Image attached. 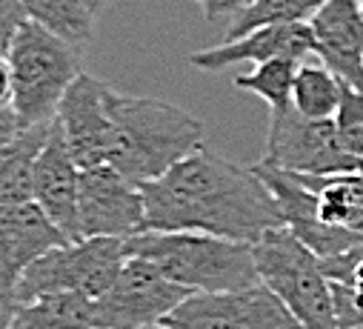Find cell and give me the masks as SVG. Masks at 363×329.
<instances>
[{"mask_svg": "<svg viewBox=\"0 0 363 329\" xmlns=\"http://www.w3.org/2000/svg\"><path fill=\"white\" fill-rule=\"evenodd\" d=\"M140 195L146 229L155 232H206L257 243L269 229L284 226L278 201L260 175L203 146L140 184Z\"/></svg>", "mask_w": 363, "mask_h": 329, "instance_id": "cell-1", "label": "cell"}, {"mask_svg": "<svg viewBox=\"0 0 363 329\" xmlns=\"http://www.w3.org/2000/svg\"><path fill=\"white\" fill-rule=\"evenodd\" d=\"M106 109L112 121L106 163L135 186L160 178L203 146V121L160 98L121 95L109 87Z\"/></svg>", "mask_w": 363, "mask_h": 329, "instance_id": "cell-2", "label": "cell"}, {"mask_svg": "<svg viewBox=\"0 0 363 329\" xmlns=\"http://www.w3.org/2000/svg\"><path fill=\"white\" fill-rule=\"evenodd\" d=\"M126 252L155 264L169 281L189 292H226L260 281L255 246L206 232H155L126 238Z\"/></svg>", "mask_w": 363, "mask_h": 329, "instance_id": "cell-3", "label": "cell"}, {"mask_svg": "<svg viewBox=\"0 0 363 329\" xmlns=\"http://www.w3.org/2000/svg\"><path fill=\"white\" fill-rule=\"evenodd\" d=\"M6 60L12 69V112L18 126L32 129L52 123L66 89L83 72V49L26 21L15 32Z\"/></svg>", "mask_w": 363, "mask_h": 329, "instance_id": "cell-4", "label": "cell"}, {"mask_svg": "<svg viewBox=\"0 0 363 329\" xmlns=\"http://www.w3.org/2000/svg\"><path fill=\"white\" fill-rule=\"evenodd\" d=\"M255 246L260 281L295 315L301 329H340L332 284L320 269V258L286 226L269 229Z\"/></svg>", "mask_w": 363, "mask_h": 329, "instance_id": "cell-5", "label": "cell"}, {"mask_svg": "<svg viewBox=\"0 0 363 329\" xmlns=\"http://www.w3.org/2000/svg\"><path fill=\"white\" fill-rule=\"evenodd\" d=\"M129 252L123 238H80L52 246L21 275L15 286V306L57 292H74L95 301L112 286Z\"/></svg>", "mask_w": 363, "mask_h": 329, "instance_id": "cell-6", "label": "cell"}, {"mask_svg": "<svg viewBox=\"0 0 363 329\" xmlns=\"http://www.w3.org/2000/svg\"><path fill=\"white\" fill-rule=\"evenodd\" d=\"M263 160L278 169L312 178L346 175L360 169V160L340 143L335 121L303 118L295 106L272 112Z\"/></svg>", "mask_w": 363, "mask_h": 329, "instance_id": "cell-7", "label": "cell"}, {"mask_svg": "<svg viewBox=\"0 0 363 329\" xmlns=\"http://www.w3.org/2000/svg\"><path fill=\"white\" fill-rule=\"evenodd\" d=\"M160 323L169 329H301L263 281L226 292H192Z\"/></svg>", "mask_w": 363, "mask_h": 329, "instance_id": "cell-8", "label": "cell"}, {"mask_svg": "<svg viewBox=\"0 0 363 329\" xmlns=\"http://www.w3.org/2000/svg\"><path fill=\"white\" fill-rule=\"evenodd\" d=\"M192 292L169 281L155 264L129 255L112 286L92 301L95 329H146L160 323Z\"/></svg>", "mask_w": 363, "mask_h": 329, "instance_id": "cell-9", "label": "cell"}, {"mask_svg": "<svg viewBox=\"0 0 363 329\" xmlns=\"http://www.w3.org/2000/svg\"><path fill=\"white\" fill-rule=\"evenodd\" d=\"M80 238H132L146 229L143 195L109 163H95L77 175Z\"/></svg>", "mask_w": 363, "mask_h": 329, "instance_id": "cell-10", "label": "cell"}, {"mask_svg": "<svg viewBox=\"0 0 363 329\" xmlns=\"http://www.w3.org/2000/svg\"><path fill=\"white\" fill-rule=\"evenodd\" d=\"M106 89L109 84L80 72L74 77V84L66 89L57 106V115H55L66 138V146L80 169L95 167V163H106L109 135H112Z\"/></svg>", "mask_w": 363, "mask_h": 329, "instance_id": "cell-11", "label": "cell"}, {"mask_svg": "<svg viewBox=\"0 0 363 329\" xmlns=\"http://www.w3.org/2000/svg\"><path fill=\"white\" fill-rule=\"evenodd\" d=\"M60 243L66 235L35 201L0 206V298L15 303V286L29 264Z\"/></svg>", "mask_w": 363, "mask_h": 329, "instance_id": "cell-12", "label": "cell"}, {"mask_svg": "<svg viewBox=\"0 0 363 329\" xmlns=\"http://www.w3.org/2000/svg\"><path fill=\"white\" fill-rule=\"evenodd\" d=\"M77 175L66 138L52 121L49 135L35 157L32 169V201L46 212V218L66 235V240H80V218H77Z\"/></svg>", "mask_w": 363, "mask_h": 329, "instance_id": "cell-13", "label": "cell"}, {"mask_svg": "<svg viewBox=\"0 0 363 329\" xmlns=\"http://www.w3.org/2000/svg\"><path fill=\"white\" fill-rule=\"evenodd\" d=\"M315 57L343 84L363 92V9L360 0H326L309 18Z\"/></svg>", "mask_w": 363, "mask_h": 329, "instance_id": "cell-14", "label": "cell"}, {"mask_svg": "<svg viewBox=\"0 0 363 329\" xmlns=\"http://www.w3.org/2000/svg\"><path fill=\"white\" fill-rule=\"evenodd\" d=\"M315 55V35L309 23H284L263 26L238 40H223L218 46L189 55V63L201 72H223L235 63H263L272 57H298L306 60Z\"/></svg>", "mask_w": 363, "mask_h": 329, "instance_id": "cell-15", "label": "cell"}, {"mask_svg": "<svg viewBox=\"0 0 363 329\" xmlns=\"http://www.w3.org/2000/svg\"><path fill=\"white\" fill-rule=\"evenodd\" d=\"M6 329H95L92 301L74 292L40 295L18 303Z\"/></svg>", "mask_w": 363, "mask_h": 329, "instance_id": "cell-16", "label": "cell"}, {"mask_svg": "<svg viewBox=\"0 0 363 329\" xmlns=\"http://www.w3.org/2000/svg\"><path fill=\"white\" fill-rule=\"evenodd\" d=\"M49 126L52 123L21 129L9 143L0 146V206L32 201V169Z\"/></svg>", "mask_w": 363, "mask_h": 329, "instance_id": "cell-17", "label": "cell"}, {"mask_svg": "<svg viewBox=\"0 0 363 329\" xmlns=\"http://www.w3.org/2000/svg\"><path fill=\"white\" fill-rule=\"evenodd\" d=\"M23 9H26V21L38 23L49 35L83 52L89 40L95 38L98 12L86 0H23Z\"/></svg>", "mask_w": 363, "mask_h": 329, "instance_id": "cell-18", "label": "cell"}, {"mask_svg": "<svg viewBox=\"0 0 363 329\" xmlns=\"http://www.w3.org/2000/svg\"><path fill=\"white\" fill-rule=\"evenodd\" d=\"M343 80L320 60H301L295 84H292V106L312 121H332L340 104Z\"/></svg>", "mask_w": 363, "mask_h": 329, "instance_id": "cell-19", "label": "cell"}, {"mask_svg": "<svg viewBox=\"0 0 363 329\" xmlns=\"http://www.w3.org/2000/svg\"><path fill=\"white\" fill-rule=\"evenodd\" d=\"M326 4V0H249L246 6L229 15V26L223 40H238L263 26L284 23H309V18Z\"/></svg>", "mask_w": 363, "mask_h": 329, "instance_id": "cell-20", "label": "cell"}, {"mask_svg": "<svg viewBox=\"0 0 363 329\" xmlns=\"http://www.w3.org/2000/svg\"><path fill=\"white\" fill-rule=\"evenodd\" d=\"M298 66H301L298 57H272V60L255 63V69L246 74H235L232 87L240 92L257 95L272 112H278L292 106V84H295Z\"/></svg>", "mask_w": 363, "mask_h": 329, "instance_id": "cell-21", "label": "cell"}, {"mask_svg": "<svg viewBox=\"0 0 363 329\" xmlns=\"http://www.w3.org/2000/svg\"><path fill=\"white\" fill-rule=\"evenodd\" d=\"M332 121H335L337 138L346 146V152L363 163V92L343 84L340 104H337V112Z\"/></svg>", "mask_w": 363, "mask_h": 329, "instance_id": "cell-22", "label": "cell"}, {"mask_svg": "<svg viewBox=\"0 0 363 329\" xmlns=\"http://www.w3.org/2000/svg\"><path fill=\"white\" fill-rule=\"evenodd\" d=\"M332 284V295H335V309H337V320L340 329H363V295L352 292L343 284Z\"/></svg>", "mask_w": 363, "mask_h": 329, "instance_id": "cell-23", "label": "cell"}, {"mask_svg": "<svg viewBox=\"0 0 363 329\" xmlns=\"http://www.w3.org/2000/svg\"><path fill=\"white\" fill-rule=\"evenodd\" d=\"M26 23L23 0H0V55H6L15 32Z\"/></svg>", "mask_w": 363, "mask_h": 329, "instance_id": "cell-24", "label": "cell"}, {"mask_svg": "<svg viewBox=\"0 0 363 329\" xmlns=\"http://www.w3.org/2000/svg\"><path fill=\"white\" fill-rule=\"evenodd\" d=\"M0 109H12V69L6 55H0Z\"/></svg>", "mask_w": 363, "mask_h": 329, "instance_id": "cell-25", "label": "cell"}, {"mask_svg": "<svg viewBox=\"0 0 363 329\" xmlns=\"http://www.w3.org/2000/svg\"><path fill=\"white\" fill-rule=\"evenodd\" d=\"M18 132H21V126H18L15 112H12V109H0V146L9 143Z\"/></svg>", "mask_w": 363, "mask_h": 329, "instance_id": "cell-26", "label": "cell"}, {"mask_svg": "<svg viewBox=\"0 0 363 329\" xmlns=\"http://www.w3.org/2000/svg\"><path fill=\"white\" fill-rule=\"evenodd\" d=\"M12 312H15V303H12V301H6V298H0V329H6V323H9Z\"/></svg>", "mask_w": 363, "mask_h": 329, "instance_id": "cell-27", "label": "cell"}, {"mask_svg": "<svg viewBox=\"0 0 363 329\" xmlns=\"http://www.w3.org/2000/svg\"><path fill=\"white\" fill-rule=\"evenodd\" d=\"M195 4L203 9L206 21H215V6H218V0H195Z\"/></svg>", "mask_w": 363, "mask_h": 329, "instance_id": "cell-28", "label": "cell"}, {"mask_svg": "<svg viewBox=\"0 0 363 329\" xmlns=\"http://www.w3.org/2000/svg\"><path fill=\"white\" fill-rule=\"evenodd\" d=\"M86 4H89V6H92L95 12H101V9L106 6V0H86Z\"/></svg>", "mask_w": 363, "mask_h": 329, "instance_id": "cell-29", "label": "cell"}, {"mask_svg": "<svg viewBox=\"0 0 363 329\" xmlns=\"http://www.w3.org/2000/svg\"><path fill=\"white\" fill-rule=\"evenodd\" d=\"M146 329H169V326H163V323H155V326H146Z\"/></svg>", "mask_w": 363, "mask_h": 329, "instance_id": "cell-30", "label": "cell"}, {"mask_svg": "<svg viewBox=\"0 0 363 329\" xmlns=\"http://www.w3.org/2000/svg\"><path fill=\"white\" fill-rule=\"evenodd\" d=\"M357 172H360V178H363V163H360V169H357Z\"/></svg>", "mask_w": 363, "mask_h": 329, "instance_id": "cell-31", "label": "cell"}, {"mask_svg": "<svg viewBox=\"0 0 363 329\" xmlns=\"http://www.w3.org/2000/svg\"><path fill=\"white\" fill-rule=\"evenodd\" d=\"M360 9H363V0H360Z\"/></svg>", "mask_w": 363, "mask_h": 329, "instance_id": "cell-32", "label": "cell"}]
</instances>
